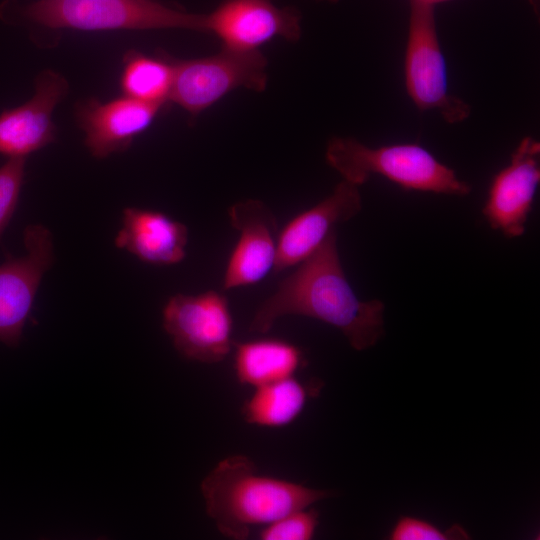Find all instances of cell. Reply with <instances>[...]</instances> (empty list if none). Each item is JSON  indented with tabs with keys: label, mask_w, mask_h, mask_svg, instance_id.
<instances>
[{
	"label": "cell",
	"mask_w": 540,
	"mask_h": 540,
	"mask_svg": "<svg viewBox=\"0 0 540 540\" xmlns=\"http://www.w3.org/2000/svg\"><path fill=\"white\" fill-rule=\"evenodd\" d=\"M392 540H445L449 533L442 532L433 524L418 518L401 517L389 535Z\"/></svg>",
	"instance_id": "21"
},
{
	"label": "cell",
	"mask_w": 540,
	"mask_h": 540,
	"mask_svg": "<svg viewBox=\"0 0 540 540\" xmlns=\"http://www.w3.org/2000/svg\"><path fill=\"white\" fill-rule=\"evenodd\" d=\"M237 380L253 388L295 375L304 361L301 349L278 338L234 343Z\"/></svg>",
	"instance_id": "16"
},
{
	"label": "cell",
	"mask_w": 540,
	"mask_h": 540,
	"mask_svg": "<svg viewBox=\"0 0 540 540\" xmlns=\"http://www.w3.org/2000/svg\"><path fill=\"white\" fill-rule=\"evenodd\" d=\"M404 79L407 94L419 111L435 110L449 124L470 116L471 106L449 92L435 6L414 0H409Z\"/></svg>",
	"instance_id": "5"
},
{
	"label": "cell",
	"mask_w": 540,
	"mask_h": 540,
	"mask_svg": "<svg viewBox=\"0 0 540 540\" xmlns=\"http://www.w3.org/2000/svg\"><path fill=\"white\" fill-rule=\"evenodd\" d=\"M319 523L315 509L303 508L289 512L274 522L263 526L260 540H310Z\"/></svg>",
	"instance_id": "19"
},
{
	"label": "cell",
	"mask_w": 540,
	"mask_h": 540,
	"mask_svg": "<svg viewBox=\"0 0 540 540\" xmlns=\"http://www.w3.org/2000/svg\"><path fill=\"white\" fill-rule=\"evenodd\" d=\"M228 215L240 236L225 268V290L255 284L273 270L279 234L274 213L260 200L239 201Z\"/></svg>",
	"instance_id": "10"
},
{
	"label": "cell",
	"mask_w": 540,
	"mask_h": 540,
	"mask_svg": "<svg viewBox=\"0 0 540 540\" xmlns=\"http://www.w3.org/2000/svg\"><path fill=\"white\" fill-rule=\"evenodd\" d=\"M414 1L421 2V3H424V4H428V5H432V6H436L437 4L444 3V2H449V1H452V0H414Z\"/></svg>",
	"instance_id": "22"
},
{
	"label": "cell",
	"mask_w": 540,
	"mask_h": 540,
	"mask_svg": "<svg viewBox=\"0 0 540 540\" xmlns=\"http://www.w3.org/2000/svg\"><path fill=\"white\" fill-rule=\"evenodd\" d=\"M20 13L31 22L54 29L206 32L205 14L190 13L157 0H37Z\"/></svg>",
	"instance_id": "4"
},
{
	"label": "cell",
	"mask_w": 540,
	"mask_h": 540,
	"mask_svg": "<svg viewBox=\"0 0 540 540\" xmlns=\"http://www.w3.org/2000/svg\"><path fill=\"white\" fill-rule=\"evenodd\" d=\"M317 1H323V2H328V3L335 4V3H337L339 0H317Z\"/></svg>",
	"instance_id": "24"
},
{
	"label": "cell",
	"mask_w": 540,
	"mask_h": 540,
	"mask_svg": "<svg viewBox=\"0 0 540 540\" xmlns=\"http://www.w3.org/2000/svg\"><path fill=\"white\" fill-rule=\"evenodd\" d=\"M311 392L294 376L256 387L242 406V417L250 425L285 427L302 413Z\"/></svg>",
	"instance_id": "17"
},
{
	"label": "cell",
	"mask_w": 540,
	"mask_h": 540,
	"mask_svg": "<svg viewBox=\"0 0 540 540\" xmlns=\"http://www.w3.org/2000/svg\"><path fill=\"white\" fill-rule=\"evenodd\" d=\"M285 315H302L330 324L357 351L374 346L384 335V304L356 296L341 266L334 230L261 303L249 331L265 334Z\"/></svg>",
	"instance_id": "1"
},
{
	"label": "cell",
	"mask_w": 540,
	"mask_h": 540,
	"mask_svg": "<svg viewBox=\"0 0 540 540\" xmlns=\"http://www.w3.org/2000/svg\"><path fill=\"white\" fill-rule=\"evenodd\" d=\"M174 78V62L141 53L127 54L120 78L125 96L147 103L169 101Z\"/></svg>",
	"instance_id": "18"
},
{
	"label": "cell",
	"mask_w": 540,
	"mask_h": 540,
	"mask_svg": "<svg viewBox=\"0 0 540 540\" xmlns=\"http://www.w3.org/2000/svg\"><path fill=\"white\" fill-rule=\"evenodd\" d=\"M23 241L25 255L0 265V341L11 347L21 340L42 277L54 260L52 234L44 225L27 226Z\"/></svg>",
	"instance_id": "8"
},
{
	"label": "cell",
	"mask_w": 540,
	"mask_h": 540,
	"mask_svg": "<svg viewBox=\"0 0 540 540\" xmlns=\"http://www.w3.org/2000/svg\"><path fill=\"white\" fill-rule=\"evenodd\" d=\"M361 208L359 186L342 180L328 197L295 216L279 232L273 271L279 273L308 258L336 224L350 220Z\"/></svg>",
	"instance_id": "13"
},
{
	"label": "cell",
	"mask_w": 540,
	"mask_h": 540,
	"mask_svg": "<svg viewBox=\"0 0 540 540\" xmlns=\"http://www.w3.org/2000/svg\"><path fill=\"white\" fill-rule=\"evenodd\" d=\"M187 227L166 214L127 207L122 227L115 237L117 248L125 249L141 261L154 265H173L186 256Z\"/></svg>",
	"instance_id": "15"
},
{
	"label": "cell",
	"mask_w": 540,
	"mask_h": 540,
	"mask_svg": "<svg viewBox=\"0 0 540 540\" xmlns=\"http://www.w3.org/2000/svg\"><path fill=\"white\" fill-rule=\"evenodd\" d=\"M200 488L208 517L221 534L234 540L247 539L253 528L331 495L326 490L261 474L255 463L241 454L218 462Z\"/></svg>",
	"instance_id": "2"
},
{
	"label": "cell",
	"mask_w": 540,
	"mask_h": 540,
	"mask_svg": "<svg viewBox=\"0 0 540 540\" xmlns=\"http://www.w3.org/2000/svg\"><path fill=\"white\" fill-rule=\"evenodd\" d=\"M25 158H9L0 167V240L16 210L24 179Z\"/></svg>",
	"instance_id": "20"
},
{
	"label": "cell",
	"mask_w": 540,
	"mask_h": 540,
	"mask_svg": "<svg viewBox=\"0 0 540 540\" xmlns=\"http://www.w3.org/2000/svg\"><path fill=\"white\" fill-rule=\"evenodd\" d=\"M530 5L532 6L535 14H537V16L539 15V4H540V0H528Z\"/></svg>",
	"instance_id": "23"
},
{
	"label": "cell",
	"mask_w": 540,
	"mask_h": 540,
	"mask_svg": "<svg viewBox=\"0 0 540 540\" xmlns=\"http://www.w3.org/2000/svg\"><path fill=\"white\" fill-rule=\"evenodd\" d=\"M540 143L524 137L510 163L495 175L483 208L490 226L514 238L525 231L528 214L540 182Z\"/></svg>",
	"instance_id": "11"
},
{
	"label": "cell",
	"mask_w": 540,
	"mask_h": 540,
	"mask_svg": "<svg viewBox=\"0 0 540 540\" xmlns=\"http://www.w3.org/2000/svg\"><path fill=\"white\" fill-rule=\"evenodd\" d=\"M325 157L343 180L357 186L376 174L406 190L457 196L471 191L451 168L415 143L369 147L351 137H333Z\"/></svg>",
	"instance_id": "3"
},
{
	"label": "cell",
	"mask_w": 540,
	"mask_h": 540,
	"mask_svg": "<svg viewBox=\"0 0 540 540\" xmlns=\"http://www.w3.org/2000/svg\"><path fill=\"white\" fill-rule=\"evenodd\" d=\"M163 328L184 358L201 363L223 361L234 345L228 300L214 290L171 296L163 308Z\"/></svg>",
	"instance_id": "7"
},
{
	"label": "cell",
	"mask_w": 540,
	"mask_h": 540,
	"mask_svg": "<svg viewBox=\"0 0 540 540\" xmlns=\"http://www.w3.org/2000/svg\"><path fill=\"white\" fill-rule=\"evenodd\" d=\"M162 106L127 96L82 103L77 107V121L85 134L86 147L99 159L125 151L150 126Z\"/></svg>",
	"instance_id": "14"
},
{
	"label": "cell",
	"mask_w": 540,
	"mask_h": 540,
	"mask_svg": "<svg viewBox=\"0 0 540 540\" xmlns=\"http://www.w3.org/2000/svg\"><path fill=\"white\" fill-rule=\"evenodd\" d=\"M276 0H221L205 14L206 32L215 34L224 48L258 50L281 37L297 41L301 36V13L293 6L279 7Z\"/></svg>",
	"instance_id": "9"
},
{
	"label": "cell",
	"mask_w": 540,
	"mask_h": 540,
	"mask_svg": "<svg viewBox=\"0 0 540 540\" xmlns=\"http://www.w3.org/2000/svg\"><path fill=\"white\" fill-rule=\"evenodd\" d=\"M266 68L267 59L259 50L224 47L212 56L174 62L169 101L196 116L237 88L264 91Z\"/></svg>",
	"instance_id": "6"
},
{
	"label": "cell",
	"mask_w": 540,
	"mask_h": 540,
	"mask_svg": "<svg viewBox=\"0 0 540 540\" xmlns=\"http://www.w3.org/2000/svg\"><path fill=\"white\" fill-rule=\"evenodd\" d=\"M69 85L59 73L47 69L35 80V93L30 100L0 114V154L22 157L55 140L53 111L65 98Z\"/></svg>",
	"instance_id": "12"
}]
</instances>
